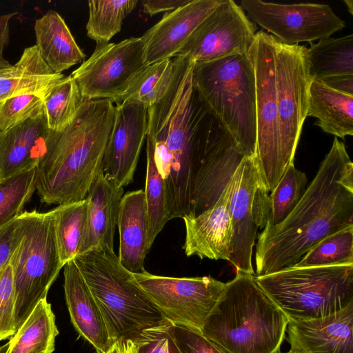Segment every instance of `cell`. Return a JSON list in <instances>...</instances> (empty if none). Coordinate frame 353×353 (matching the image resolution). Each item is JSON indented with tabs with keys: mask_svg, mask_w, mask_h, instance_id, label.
<instances>
[{
	"mask_svg": "<svg viewBox=\"0 0 353 353\" xmlns=\"http://www.w3.org/2000/svg\"><path fill=\"white\" fill-rule=\"evenodd\" d=\"M173 72L164 95L148 107L146 152L164 180L170 219L189 216L194 181L217 123L192 85L194 61L172 58Z\"/></svg>",
	"mask_w": 353,
	"mask_h": 353,
	"instance_id": "obj_1",
	"label": "cell"
},
{
	"mask_svg": "<svg viewBox=\"0 0 353 353\" xmlns=\"http://www.w3.org/2000/svg\"><path fill=\"white\" fill-rule=\"evenodd\" d=\"M353 226V163L334 137L329 152L301 200L279 224L257 236L256 276L296 264L326 236Z\"/></svg>",
	"mask_w": 353,
	"mask_h": 353,
	"instance_id": "obj_2",
	"label": "cell"
},
{
	"mask_svg": "<svg viewBox=\"0 0 353 353\" xmlns=\"http://www.w3.org/2000/svg\"><path fill=\"white\" fill-rule=\"evenodd\" d=\"M116 108L107 99H83L72 122L49 130L36 167V190L42 203L63 205L85 199L103 172L105 150Z\"/></svg>",
	"mask_w": 353,
	"mask_h": 353,
	"instance_id": "obj_3",
	"label": "cell"
},
{
	"mask_svg": "<svg viewBox=\"0 0 353 353\" xmlns=\"http://www.w3.org/2000/svg\"><path fill=\"white\" fill-rule=\"evenodd\" d=\"M288 323L254 275L237 272L226 283L201 332L228 353H278Z\"/></svg>",
	"mask_w": 353,
	"mask_h": 353,
	"instance_id": "obj_4",
	"label": "cell"
},
{
	"mask_svg": "<svg viewBox=\"0 0 353 353\" xmlns=\"http://www.w3.org/2000/svg\"><path fill=\"white\" fill-rule=\"evenodd\" d=\"M73 260L98 305L112 342L134 340L143 331L168 322L114 250L99 246Z\"/></svg>",
	"mask_w": 353,
	"mask_h": 353,
	"instance_id": "obj_5",
	"label": "cell"
},
{
	"mask_svg": "<svg viewBox=\"0 0 353 353\" xmlns=\"http://www.w3.org/2000/svg\"><path fill=\"white\" fill-rule=\"evenodd\" d=\"M192 85L201 101L245 157L256 148V82L248 52L194 62Z\"/></svg>",
	"mask_w": 353,
	"mask_h": 353,
	"instance_id": "obj_6",
	"label": "cell"
},
{
	"mask_svg": "<svg viewBox=\"0 0 353 353\" xmlns=\"http://www.w3.org/2000/svg\"><path fill=\"white\" fill-rule=\"evenodd\" d=\"M254 278L288 319L327 316L353 303V265H292Z\"/></svg>",
	"mask_w": 353,
	"mask_h": 353,
	"instance_id": "obj_7",
	"label": "cell"
},
{
	"mask_svg": "<svg viewBox=\"0 0 353 353\" xmlns=\"http://www.w3.org/2000/svg\"><path fill=\"white\" fill-rule=\"evenodd\" d=\"M24 230L10 262L16 294L17 330L43 299L63 268L54 230L52 210L23 212Z\"/></svg>",
	"mask_w": 353,
	"mask_h": 353,
	"instance_id": "obj_8",
	"label": "cell"
},
{
	"mask_svg": "<svg viewBox=\"0 0 353 353\" xmlns=\"http://www.w3.org/2000/svg\"><path fill=\"white\" fill-rule=\"evenodd\" d=\"M276 39L260 30L248 51L256 82V164L262 190L270 194L284 172L280 160L276 103Z\"/></svg>",
	"mask_w": 353,
	"mask_h": 353,
	"instance_id": "obj_9",
	"label": "cell"
},
{
	"mask_svg": "<svg viewBox=\"0 0 353 353\" xmlns=\"http://www.w3.org/2000/svg\"><path fill=\"white\" fill-rule=\"evenodd\" d=\"M276 39V38H275ZM275 74L280 160L283 171L294 163L303 125L307 117L312 81L305 46L275 42Z\"/></svg>",
	"mask_w": 353,
	"mask_h": 353,
	"instance_id": "obj_10",
	"label": "cell"
},
{
	"mask_svg": "<svg viewBox=\"0 0 353 353\" xmlns=\"http://www.w3.org/2000/svg\"><path fill=\"white\" fill-rule=\"evenodd\" d=\"M146 66L143 37L97 44L92 55L70 74L84 99L114 103Z\"/></svg>",
	"mask_w": 353,
	"mask_h": 353,
	"instance_id": "obj_11",
	"label": "cell"
},
{
	"mask_svg": "<svg viewBox=\"0 0 353 353\" xmlns=\"http://www.w3.org/2000/svg\"><path fill=\"white\" fill-rule=\"evenodd\" d=\"M134 276L166 321L200 331L226 285L210 276L176 278L145 270Z\"/></svg>",
	"mask_w": 353,
	"mask_h": 353,
	"instance_id": "obj_12",
	"label": "cell"
},
{
	"mask_svg": "<svg viewBox=\"0 0 353 353\" xmlns=\"http://www.w3.org/2000/svg\"><path fill=\"white\" fill-rule=\"evenodd\" d=\"M241 7L251 20L288 46L303 41L312 43L329 38L345 26V21L326 4H279L242 0Z\"/></svg>",
	"mask_w": 353,
	"mask_h": 353,
	"instance_id": "obj_13",
	"label": "cell"
},
{
	"mask_svg": "<svg viewBox=\"0 0 353 353\" xmlns=\"http://www.w3.org/2000/svg\"><path fill=\"white\" fill-rule=\"evenodd\" d=\"M256 28L234 1L221 0L175 57L205 62L247 53L254 41Z\"/></svg>",
	"mask_w": 353,
	"mask_h": 353,
	"instance_id": "obj_14",
	"label": "cell"
},
{
	"mask_svg": "<svg viewBox=\"0 0 353 353\" xmlns=\"http://www.w3.org/2000/svg\"><path fill=\"white\" fill-rule=\"evenodd\" d=\"M232 181L229 212L232 239L229 262L237 272L254 275L252 258L259 228L256 202L262 190L254 156L242 160Z\"/></svg>",
	"mask_w": 353,
	"mask_h": 353,
	"instance_id": "obj_15",
	"label": "cell"
},
{
	"mask_svg": "<svg viewBox=\"0 0 353 353\" xmlns=\"http://www.w3.org/2000/svg\"><path fill=\"white\" fill-rule=\"evenodd\" d=\"M114 125L103 156L105 176L124 188L134 179L146 137L148 109L144 104L125 101L115 105Z\"/></svg>",
	"mask_w": 353,
	"mask_h": 353,
	"instance_id": "obj_16",
	"label": "cell"
},
{
	"mask_svg": "<svg viewBox=\"0 0 353 353\" xmlns=\"http://www.w3.org/2000/svg\"><path fill=\"white\" fill-rule=\"evenodd\" d=\"M245 157L233 137L218 121L194 181L189 216L202 213L218 201Z\"/></svg>",
	"mask_w": 353,
	"mask_h": 353,
	"instance_id": "obj_17",
	"label": "cell"
},
{
	"mask_svg": "<svg viewBox=\"0 0 353 353\" xmlns=\"http://www.w3.org/2000/svg\"><path fill=\"white\" fill-rule=\"evenodd\" d=\"M290 351L296 353H353V303L327 316L288 319Z\"/></svg>",
	"mask_w": 353,
	"mask_h": 353,
	"instance_id": "obj_18",
	"label": "cell"
},
{
	"mask_svg": "<svg viewBox=\"0 0 353 353\" xmlns=\"http://www.w3.org/2000/svg\"><path fill=\"white\" fill-rule=\"evenodd\" d=\"M232 190L231 179L212 207L196 216L183 218L185 226L183 249L188 256L230 261L232 229L229 205Z\"/></svg>",
	"mask_w": 353,
	"mask_h": 353,
	"instance_id": "obj_19",
	"label": "cell"
},
{
	"mask_svg": "<svg viewBox=\"0 0 353 353\" xmlns=\"http://www.w3.org/2000/svg\"><path fill=\"white\" fill-rule=\"evenodd\" d=\"M221 0H191L165 13L142 36L146 65L174 57L201 22Z\"/></svg>",
	"mask_w": 353,
	"mask_h": 353,
	"instance_id": "obj_20",
	"label": "cell"
},
{
	"mask_svg": "<svg viewBox=\"0 0 353 353\" xmlns=\"http://www.w3.org/2000/svg\"><path fill=\"white\" fill-rule=\"evenodd\" d=\"M63 275L65 297L74 327L96 350L106 353L112 341L98 305L74 260L64 265Z\"/></svg>",
	"mask_w": 353,
	"mask_h": 353,
	"instance_id": "obj_21",
	"label": "cell"
},
{
	"mask_svg": "<svg viewBox=\"0 0 353 353\" xmlns=\"http://www.w3.org/2000/svg\"><path fill=\"white\" fill-rule=\"evenodd\" d=\"M123 188L116 185L100 172L85 200L87 225L79 254L99 246L114 250L115 231Z\"/></svg>",
	"mask_w": 353,
	"mask_h": 353,
	"instance_id": "obj_22",
	"label": "cell"
},
{
	"mask_svg": "<svg viewBox=\"0 0 353 353\" xmlns=\"http://www.w3.org/2000/svg\"><path fill=\"white\" fill-rule=\"evenodd\" d=\"M44 112L0 131V179L37 167L49 132Z\"/></svg>",
	"mask_w": 353,
	"mask_h": 353,
	"instance_id": "obj_23",
	"label": "cell"
},
{
	"mask_svg": "<svg viewBox=\"0 0 353 353\" xmlns=\"http://www.w3.org/2000/svg\"><path fill=\"white\" fill-rule=\"evenodd\" d=\"M117 227L119 232V260L133 274L145 270L148 247V218L144 191L125 193L121 201Z\"/></svg>",
	"mask_w": 353,
	"mask_h": 353,
	"instance_id": "obj_24",
	"label": "cell"
},
{
	"mask_svg": "<svg viewBox=\"0 0 353 353\" xmlns=\"http://www.w3.org/2000/svg\"><path fill=\"white\" fill-rule=\"evenodd\" d=\"M34 30L39 54L54 72L61 74L84 61L85 54L57 12L48 10L37 19Z\"/></svg>",
	"mask_w": 353,
	"mask_h": 353,
	"instance_id": "obj_25",
	"label": "cell"
},
{
	"mask_svg": "<svg viewBox=\"0 0 353 353\" xmlns=\"http://www.w3.org/2000/svg\"><path fill=\"white\" fill-rule=\"evenodd\" d=\"M63 77L47 65L35 45L26 48L13 68L0 75V102L25 94H37L43 100Z\"/></svg>",
	"mask_w": 353,
	"mask_h": 353,
	"instance_id": "obj_26",
	"label": "cell"
},
{
	"mask_svg": "<svg viewBox=\"0 0 353 353\" xmlns=\"http://www.w3.org/2000/svg\"><path fill=\"white\" fill-rule=\"evenodd\" d=\"M307 117L324 132L343 139L353 135V96L336 91L321 81L310 85Z\"/></svg>",
	"mask_w": 353,
	"mask_h": 353,
	"instance_id": "obj_27",
	"label": "cell"
},
{
	"mask_svg": "<svg viewBox=\"0 0 353 353\" xmlns=\"http://www.w3.org/2000/svg\"><path fill=\"white\" fill-rule=\"evenodd\" d=\"M305 174L297 170L294 163L285 170L274 190L268 194L259 190L256 210L259 228L276 225L282 222L296 206L307 188Z\"/></svg>",
	"mask_w": 353,
	"mask_h": 353,
	"instance_id": "obj_28",
	"label": "cell"
},
{
	"mask_svg": "<svg viewBox=\"0 0 353 353\" xmlns=\"http://www.w3.org/2000/svg\"><path fill=\"white\" fill-rule=\"evenodd\" d=\"M58 334L51 305L43 299L10 339L6 353H52Z\"/></svg>",
	"mask_w": 353,
	"mask_h": 353,
	"instance_id": "obj_29",
	"label": "cell"
},
{
	"mask_svg": "<svg viewBox=\"0 0 353 353\" xmlns=\"http://www.w3.org/2000/svg\"><path fill=\"white\" fill-rule=\"evenodd\" d=\"M312 80L353 75V34L326 38L306 49Z\"/></svg>",
	"mask_w": 353,
	"mask_h": 353,
	"instance_id": "obj_30",
	"label": "cell"
},
{
	"mask_svg": "<svg viewBox=\"0 0 353 353\" xmlns=\"http://www.w3.org/2000/svg\"><path fill=\"white\" fill-rule=\"evenodd\" d=\"M56 239L61 261L64 265L79 254L87 225V202L59 205L52 210Z\"/></svg>",
	"mask_w": 353,
	"mask_h": 353,
	"instance_id": "obj_31",
	"label": "cell"
},
{
	"mask_svg": "<svg viewBox=\"0 0 353 353\" xmlns=\"http://www.w3.org/2000/svg\"><path fill=\"white\" fill-rule=\"evenodd\" d=\"M138 0L89 1L87 35L98 43H107L120 32L123 20L136 8Z\"/></svg>",
	"mask_w": 353,
	"mask_h": 353,
	"instance_id": "obj_32",
	"label": "cell"
},
{
	"mask_svg": "<svg viewBox=\"0 0 353 353\" xmlns=\"http://www.w3.org/2000/svg\"><path fill=\"white\" fill-rule=\"evenodd\" d=\"M172 72V58L146 65L114 104L117 105L125 101H134L148 108L151 106L165 93Z\"/></svg>",
	"mask_w": 353,
	"mask_h": 353,
	"instance_id": "obj_33",
	"label": "cell"
},
{
	"mask_svg": "<svg viewBox=\"0 0 353 353\" xmlns=\"http://www.w3.org/2000/svg\"><path fill=\"white\" fill-rule=\"evenodd\" d=\"M71 75L64 76L43 99L47 125L51 130H60L70 124L83 101Z\"/></svg>",
	"mask_w": 353,
	"mask_h": 353,
	"instance_id": "obj_34",
	"label": "cell"
},
{
	"mask_svg": "<svg viewBox=\"0 0 353 353\" xmlns=\"http://www.w3.org/2000/svg\"><path fill=\"white\" fill-rule=\"evenodd\" d=\"M147 170L144 191L148 218V247L170 220L164 180L158 171L152 154L146 152Z\"/></svg>",
	"mask_w": 353,
	"mask_h": 353,
	"instance_id": "obj_35",
	"label": "cell"
},
{
	"mask_svg": "<svg viewBox=\"0 0 353 353\" xmlns=\"http://www.w3.org/2000/svg\"><path fill=\"white\" fill-rule=\"evenodd\" d=\"M353 265V226L329 235L313 246L296 266Z\"/></svg>",
	"mask_w": 353,
	"mask_h": 353,
	"instance_id": "obj_36",
	"label": "cell"
},
{
	"mask_svg": "<svg viewBox=\"0 0 353 353\" xmlns=\"http://www.w3.org/2000/svg\"><path fill=\"white\" fill-rule=\"evenodd\" d=\"M36 190V167L0 179V227L19 216Z\"/></svg>",
	"mask_w": 353,
	"mask_h": 353,
	"instance_id": "obj_37",
	"label": "cell"
},
{
	"mask_svg": "<svg viewBox=\"0 0 353 353\" xmlns=\"http://www.w3.org/2000/svg\"><path fill=\"white\" fill-rule=\"evenodd\" d=\"M44 112L43 99L34 94H20L0 102V131L14 127Z\"/></svg>",
	"mask_w": 353,
	"mask_h": 353,
	"instance_id": "obj_38",
	"label": "cell"
},
{
	"mask_svg": "<svg viewBox=\"0 0 353 353\" xmlns=\"http://www.w3.org/2000/svg\"><path fill=\"white\" fill-rule=\"evenodd\" d=\"M15 303L13 270L10 261L0 270V341L11 338L17 332Z\"/></svg>",
	"mask_w": 353,
	"mask_h": 353,
	"instance_id": "obj_39",
	"label": "cell"
},
{
	"mask_svg": "<svg viewBox=\"0 0 353 353\" xmlns=\"http://www.w3.org/2000/svg\"><path fill=\"white\" fill-rule=\"evenodd\" d=\"M169 331L181 353H228L196 329L170 323Z\"/></svg>",
	"mask_w": 353,
	"mask_h": 353,
	"instance_id": "obj_40",
	"label": "cell"
},
{
	"mask_svg": "<svg viewBox=\"0 0 353 353\" xmlns=\"http://www.w3.org/2000/svg\"><path fill=\"white\" fill-rule=\"evenodd\" d=\"M170 323L143 331L132 340L137 353H181L169 331Z\"/></svg>",
	"mask_w": 353,
	"mask_h": 353,
	"instance_id": "obj_41",
	"label": "cell"
},
{
	"mask_svg": "<svg viewBox=\"0 0 353 353\" xmlns=\"http://www.w3.org/2000/svg\"><path fill=\"white\" fill-rule=\"evenodd\" d=\"M23 230V212L0 227V270L10 262L21 241Z\"/></svg>",
	"mask_w": 353,
	"mask_h": 353,
	"instance_id": "obj_42",
	"label": "cell"
},
{
	"mask_svg": "<svg viewBox=\"0 0 353 353\" xmlns=\"http://www.w3.org/2000/svg\"><path fill=\"white\" fill-rule=\"evenodd\" d=\"M191 0H144L143 12L150 16L161 12H170L188 3Z\"/></svg>",
	"mask_w": 353,
	"mask_h": 353,
	"instance_id": "obj_43",
	"label": "cell"
},
{
	"mask_svg": "<svg viewBox=\"0 0 353 353\" xmlns=\"http://www.w3.org/2000/svg\"><path fill=\"white\" fill-rule=\"evenodd\" d=\"M319 81L336 91L353 96V75L334 76Z\"/></svg>",
	"mask_w": 353,
	"mask_h": 353,
	"instance_id": "obj_44",
	"label": "cell"
},
{
	"mask_svg": "<svg viewBox=\"0 0 353 353\" xmlns=\"http://www.w3.org/2000/svg\"><path fill=\"white\" fill-rule=\"evenodd\" d=\"M17 13L14 12L0 14V63H8L3 58V52L9 41L10 21Z\"/></svg>",
	"mask_w": 353,
	"mask_h": 353,
	"instance_id": "obj_45",
	"label": "cell"
},
{
	"mask_svg": "<svg viewBox=\"0 0 353 353\" xmlns=\"http://www.w3.org/2000/svg\"><path fill=\"white\" fill-rule=\"evenodd\" d=\"M97 353H103L96 350ZM106 353H137L134 342L132 340H119L112 342Z\"/></svg>",
	"mask_w": 353,
	"mask_h": 353,
	"instance_id": "obj_46",
	"label": "cell"
},
{
	"mask_svg": "<svg viewBox=\"0 0 353 353\" xmlns=\"http://www.w3.org/2000/svg\"><path fill=\"white\" fill-rule=\"evenodd\" d=\"M14 65L10 64L9 62L6 63H0V75L10 71Z\"/></svg>",
	"mask_w": 353,
	"mask_h": 353,
	"instance_id": "obj_47",
	"label": "cell"
},
{
	"mask_svg": "<svg viewBox=\"0 0 353 353\" xmlns=\"http://www.w3.org/2000/svg\"><path fill=\"white\" fill-rule=\"evenodd\" d=\"M344 3H345L348 12L353 14V1L352 0H344Z\"/></svg>",
	"mask_w": 353,
	"mask_h": 353,
	"instance_id": "obj_48",
	"label": "cell"
},
{
	"mask_svg": "<svg viewBox=\"0 0 353 353\" xmlns=\"http://www.w3.org/2000/svg\"><path fill=\"white\" fill-rule=\"evenodd\" d=\"M8 343L0 346V353H6L8 347Z\"/></svg>",
	"mask_w": 353,
	"mask_h": 353,
	"instance_id": "obj_49",
	"label": "cell"
},
{
	"mask_svg": "<svg viewBox=\"0 0 353 353\" xmlns=\"http://www.w3.org/2000/svg\"><path fill=\"white\" fill-rule=\"evenodd\" d=\"M286 353H296V352H292V351H290V350L289 352H286Z\"/></svg>",
	"mask_w": 353,
	"mask_h": 353,
	"instance_id": "obj_50",
	"label": "cell"
},
{
	"mask_svg": "<svg viewBox=\"0 0 353 353\" xmlns=\"http://www.w3.org/2000/svg\"><path fill=\"white\" fill-rule=\"evenodd\" d=\"M0 177H1V175H0Z\"/></svg>",
	"mask_w": 353,
	"mask_h": 353,
	"instance_id": "obj_51",
	"label": "cell"
}]
</instances>
